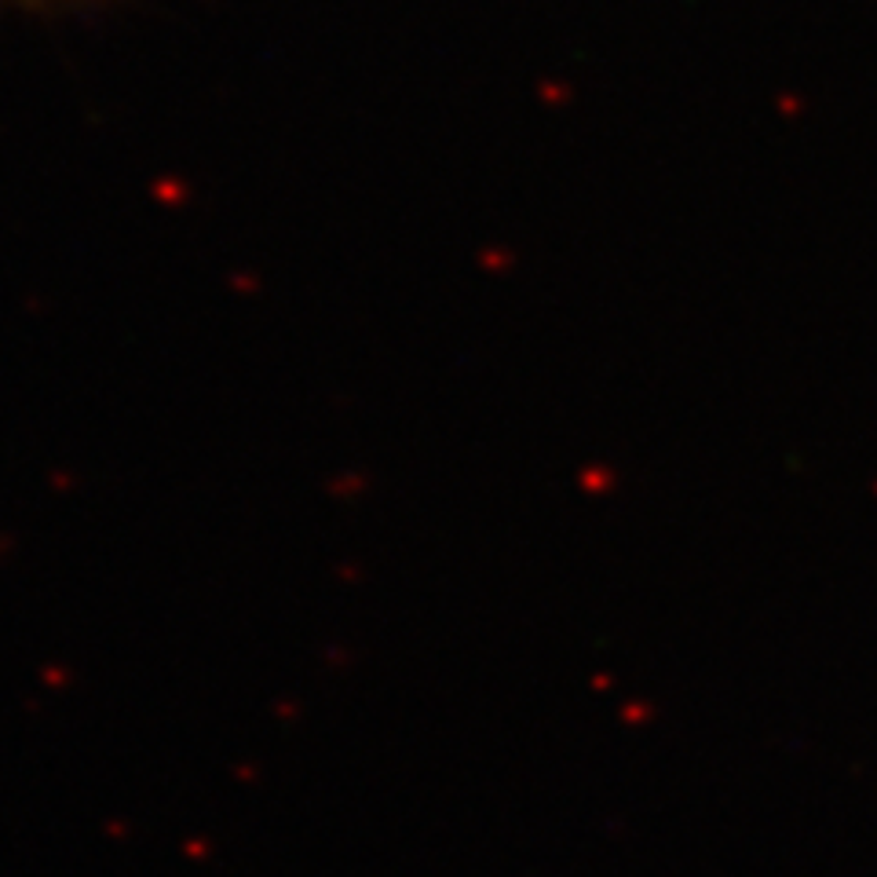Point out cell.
I'll return each mask as SVG.
<instances>
[{"label": "cell", "instance_id": "cell-1", "mask_svg": "<svg viewBox=\"0 0 877 877\" xmlns=\"http://www.w3.org/2000/svg\"><path fill=\"white\" fill-rule=\"evenodd\" d=\"M0 4H15V8H27V11H63V8L95 4V0H0Z\"/></svg>", "mask_w": 877, "mask_h": 877}]
</instances>
